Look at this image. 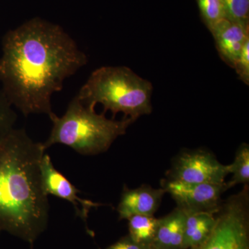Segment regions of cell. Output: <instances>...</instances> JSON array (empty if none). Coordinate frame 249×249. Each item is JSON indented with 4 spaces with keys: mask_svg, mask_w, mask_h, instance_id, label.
<instances>
[{
    "mask_svg": "<svg viewBox=\"0 0 249 249\" xmlns=\"http://www.w3.org/2000/svg\"><path fill=\"white\" fill-rule=\"evenodd\" d=\"M88 62L86 54L57 24L34 18L11 31L0 62L13 103L24 116L53 114L52 97Z\"/></svg>",
    "mask_w": 249,
    "mask_h": 249,
    "instance_id": "1",
    "label": "cell"
},
{
    "mask_svg": "<svg viewBox=\"0 0 249 249\" xmlns=\"http://www.w3.org/2000/svg\"><path fill=\"white\" fill-rule=\"evenodd\" d=\"M46 153L24 129H12L0 140V231L31 246L47 229L48 196L41 161Z\"/></svg>",
    "mask_w": 249,
    "mask_h": 249,
    "instance_id": "2",
    "label": "cell"
},
{
    "mask_svg": "<svg viewBox=\"0 0 249 249\" xmlns=\"http://www.w3.org/2000/svg\"><path fill=\"white\" fill-rule=\"evenodd\" d=\"M152 83L124 66L102 67L95 70L76 97L88 107L102 105L103 113H123L135 122L152 111Z\"/></svg>",
    "mask_w": 249,
    "mask_h": 249,
    "instance_id": "3",
    "label": "cell"
},
{
    "mask_svg": "<svg viewBox=\"0 0 249 249\" xmlns=\"http://www.w3.org/2000/svg\"><path fill=\"white\" fill-rule=\"evenodd\" d=\"M53 123L51 133L42 142L46 150L55 144L71 147L82 155H97L107 151L118 137L126 133L134 121L123 118L107 119L105 113L97 114L75 96L61 117L49 116Z\"/></svg>",
    "mask_w": 249,
    "mask_h": 249,
    "instance_id": "4",
    "label": "cell"
},
{
    "mask_svg": "<svg viewBox=\"0 0 249 249\" xmlns=\"http://www.w3.org/2000/svg\"><path fill=\"white\" fill-rule=\"evenodd\" d=\"M188 249H249V185L222 201L209 237Z\"/></svg>",
    "mask_w": 249,
    "mask_h": 249,
    "instance_id": "5",
    "label": "cell"
},
{
    "mask_svg": "<svg viewBox=\"0 0 249 249\" xmlns=\"http://www.w3.org/2000/svg\"><path fill=\"white\" fill-rule=\"evenodd\" d=\"M229 165H223L213 154L202 150H186L173 160L168 179L186 183H224Z\"/></svg>",
    "mask_w": 249,
    "mask_h": 249,
    "instance_id": "6",
    "label": "cell"
},
{
    "mask_svg": "<svg viewBox=\"0 0 249 249\" xmlns=\"http://www.w3.org/2000/svg\"><path fill=\"white\" fill-rule=\"evenodd\" d=\"M160 186L169 193L177 207L185 212H209L216 213L220 207L221 196L227 191L226 183H186L163 178Z\"/></svg>",
    "mask_w": 249,
    "mask_h": 249,
    "instance_id": "7",
    "label": "cell"
},
{
    "mask_svg": "<svg viewBox=\"0 0 249 249\" xmlns=\"http://www.w3.org/2000/svg\"><path fill=\"white\" fill-rule=\"evenodd\" d=\"M41 175L46 194L52 195L70 202L74 209L76 215L86 224L88 232L91 233L87 225L90 211L102 204L80 197L78 196L79 190L54 167L53 162L47 153L44 155L41 161Z\"/></svg>",
    "mask_w": 249,
    "mask_h": 249,
    "instance_id": "8",
    "label": "cell"
},
{
    "mask_svg": "<svg viewBox=\"0 0 249 249\" xmlns=\"http://www.w3.org/2000/svg\"><path fill=\"white\" fill-rule=\"evenodd\" d=\"M165 190L142 185L134 189L124 186L120 201L117 206L119 220L134 215H154L160 208Z\"/></svg>",
    "mask_w": 249,
    "mask_h": 249,
    "instance_id": "9",
    "label": "cell"
},
{
    "mask_svg": "<svg viewBox=\"0 0 249 249\" xmlns=\"http://www.w3.org/2000/svg\"><path fill=\"white\" fill-rule=\"evenodd\" d=\"M211 33L219 56L233 68L244 45L249 40V25L223 19L213 28Z\"/></svg>",
    "mask_w": 249,
    "mask_h": 249,
    "instance_id": "10",
    "label": "cell"
},
{
    "mask_svg": "<svg viewBox=\"0 0 249 249\" xmlns=\"http://www.w3.org/2000/svg\"><path fill=\"white\" fill-rule=\"evenodd\" d=\"M186 214L179 208L158 219L152 249H183Z\"/></svg>",
    "mask_w": 249,
    "mask_h": 249,
    "instance_id": "11",
    "label": "cell"
},
{
    "mask_svg": "<svg viewBox=\"0 0 249 249\" xmlns=\"http://www.w3.org/2000/svg\"><path fill=\"white\" fill-rule=\"evenodd\" d=\"M183 249L193 248L207 239L215 223V214L209 212H185Z\"/></svg>",
    "mask_w": 249,
    "mask_h": 249,
    "instance_id": "12",
    "label": "cell"
},
{
    "mask_svg": "<svg viewBox=\"0 0 249 249\" xmlns=\"http://www.w3.org/2000/svg\"><path fill=\"white\" fill-rule=\"evenodd\" d=\"M128 221V235L140 245L151 246L158 226V219L154 215H134Z\"/></svg>",
    "mask_w": 249,
    "mask_h": 249,
    "instance_id": "13",
    "label": "cell"
},
{
    "mask_svg": "<svg viewBox=\"0 0 249 249\" xmlns=\"http://www.w3.org/2000/svg\"><path fill=\"white\" fill-rule=\"evenodd\" d=\"M229 174H232L231 179L226 183L227 190L239 184L249 183V146L243 143L236 152L235 160L229 165Z\"/></svg>",
    "mask_w": 249,
    "mask_h": 249,
    "instance_id": "14",
    "label": "cell"
},
{
    "mask_svg": "<svg viewBox=\"0 0 249 249\" xmlns=\"http://www.w3.org/2000/svg\"><path fill=\"white\" fill-rule=\"evenodd\" d=\"M201 18L211 31L213 28L225 19L224 0H196Z\"/></svg>",
    "mask_w": 249,
    "mask_h": 249,
    "instance_id": "15",
    "label": "cell"
},
{
    "mask_svg": "<svg viewBox=\"0 0 249 249\" xmlns=\"http://www.w3.org/2000/svg\"><path fill=\"white\" fill-rule=\"evenodd\" d=\"M225 19L249 25V0H224Z\"/></svg>",
    "mask_w": 249,
    "mask_h": 249,
    "instance_id": "16",
    "label": "cell"
},
{
    "mask_svg": "<svg viewBox=\"0 0 249 249\" xmlns=\"http://www.w3.org/2000/svg\"><path fill=\"white\" fill-rule=\"evenodd\" d=\"M9 105L7 101L0 98V140L14 129L16 114Z\"/></svg>",
    "mask_w": 249,
    "mask_h": 249,
    "instance_id": "17",
    "label": "cell"
},
{
    "mask_svg": "<svg viewBox=\"0 0 249 249\" xmlns=\"http://www.w3.org/2000/svg\"><path fill=\"white\" fill-rule=\"evenodd\" d=\"M233 68L240 80L245 84H249V40L242 48L240 56L237 58Z\"/></svg>",
    "mask_w": 249,
    "mask_h": 249,
    "instance_id": "18",
    "label": "cell"
},
{
    "mask_svg": "<svg viewBox=\"0 0 249 249\" xmlns=\"http://www.w3.org/2000/svg\"><path fill=\"white\" fill-rule=\"evenodd\" d=\"M105 249H152L151 246L140 245L131 239L128 235L122 237Z\"/></svg>",
    "mask_w": 249,
    "mask_h": 249,
    "instance_id": "19",
    "label": "cell"
},
{
    "mask_svg": "<svg viewBox=\"0 0 249 249\" xmlns=\"http://www.w3.org/2000/svg\"><path fill=\"white\" fill-rule=\"evenodd\" d=\"M0 232H1V231H0Z\"/></svg>",
    "mask_w": 249,
    "mask_h": 249,
    "instance_id": "20",
    "label": "cell"
}]
</instances>
